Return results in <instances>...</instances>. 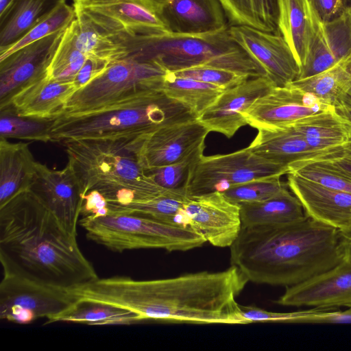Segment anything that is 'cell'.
<instances>
[{"instance_id": "ffe728a7", "label": "cell", "mask_w": 351, "mask_h": 351, "mask_svg": "<svg viewBox=\"0 0 351 351\" xmlns=\"http://www.w3.org/2000/svg\"><path fill=\"white\" fill-rule=\"evenodd\" d=\"M350 54L351 3L339 16L329 21H322L318 18L305 62L297 80L320 73Z\"/></svg>"}, {"instance_id": "2e32d148", "label": "cell", "mask_w": 351, "mask_h": 351, "mask_svg": "<svg viewBox=\"0 0 351 351\" xmlns=\"http://www.w3.org/2000/svg\"><path fill=\"white\" fill-rule=\"evenodd\" d=\"M183 212L187 226L216 247H230L242 227L239 205L221 192L190 197Z\"/></svg>"}, {"instance_id": "bcb514c9", "label": "cell", "mask_w": 351, "mask_h": 351, "mask_svg": "<svg viewBox=\"0 0 351 351\" xmlns=\"http://www.w3.org/2000/svg\"><path fill=\"white\" fill-rule=\"evenodd\" d=\"M82 198L83 204L80 213L82 217H98L110 213L108 201L99 191H90Z\"/></svg>"}, {"instance_id": "5bb4252c", "label": "cell", "mask_w": 351, "mask_h": 351, "mask_svg": "<svg viewBox=\"0 0 351 351\" xmlns=\"http://www.w3.org/2000/svg\"><path fill=\"white\" fill-rule=\"evenodd\" d=\"M65 29L27 45L0 60V109L8 107L21 90L47 77Z\"/></svg>"}, {"instance_id": "cb8c5ba5", "label": "cell", "mask_w": 351, "mask_h": 351, "mask_svg": "<svg viewBox=\"0 0 351 351\" xmlns=\"http://www.w3.org/2000/svg\"><path fill=\"white\" fill-rule=\"evenodd\" d=\"M278 30L300 66L304 65L319 18L309 0H278Z\"/></svg>"}, {"instance_id": "ac0fdd59", "label": "cell", "mask_w": 351, "mask_h": 351, "mask_svg": "<svg viewBox=\"0 0 351 351\" xmlns=\"http://www.w3.org/2000/svg\"><path fill=\"white\" fill-rule=\"evenodd\" d=\"M275 302L282 306L312 308L351 307V260L302 283L287 287Z\"/></svg>"}, {"instance_id": "484cf974", "label": "cell", "mask_w": 351, "mask_h": 351, "mask_svg": "<svg viewBox=\"0 0 351 351\" xmlns=\"http://www.w3.org/2000/svg\"><path fill=\"white\" fill-rule=\"evenodd\" d=\"M36 163L27 143L0 138V206L29 189Z\"/></svg>"}, {"instance_id": "ba28073f", "label": "cell", "mask_w": 351, "mask_h": 351, "mask_svg": "<svg viewBox=\"0 0 351 351\" xmlns=\"http://www.w3.org/2000/svg\"><path fill=\"white\" fill-rule=\"evenodd\" d=\"M167 73L154 61L135 56L114 62L103 73L76 90L60 116L95 111L149 90L162 89Z\"/></svg>"}, {"instance_id": "f6af8a7d", "label": "cell", "mask_w": 351, "mask_h": 351, "mask_svg": "<svg viewBox=\"0 0 351 351\" xmlns=\"http://www.w3.org/2000/svg\"><path fill=\"white\" fill-rule=\"evenodd\" d=\"M110 64V62L102 58L87 56L86 61L73 81L77 90L103 73Z\"/></svg>"}, {"instance_id": "7a4b0ae2", "label": "cell", "mask_w": 351, "mask_h": 351, "mask_svg": "<svg viewBox=\"0 0 351 351\" xmlns=\"http://www.w3.org/2000/svg\"><path fill=\"white\" fill-rule=\"evenodd\" d=\"M3 273L71 289L98 278L77 235L28 189L0 206Z\"/></svg>"}, {"instance_id": "ee69618b", "label": "cell", "mask_w": 351, "mask_h": 351, "mask_svg": "<svg viewBox=\"0 0 351 351\" xmlns=\"http://www.w3.org/2000/svg\"><path fill=\"white\" fill-rule=\"evenodd\" d=\"M241 312L247 324L255 322H278L289 323L295 317L306 313L308 310L291 313H276L256 306L240 305Z\"/></svg>"}, {"instance_id": "1f68e13d", "label": "cell", "mask_w": 351, "mask_h": 351, "mask_svg": "<svg viewBox=\"0 0 351 351\" xmlns=\"http://www.w3.org/2000/svg\"><path fill=\"white\" fill-rule=\"evenodd\" d=\"M71 322L88 325H128L141 322L127 309L109 304L77 300L69 309L46 322Z\"/></svg>"}, {"instance_id": "ab89813d", "label": "cell", "mask_w": 351, "mask_h": 351, "mask_svg": "<svg viewBox=\"0 0 351 351\" xmlns=\"http://www.w3.org/2000/svg\"><path fill=\"white\" fill-rule=\"evenodd\" d=\"M204 149L205 144H203L179 162L145 171L164 189L186 187L195 165L204 155Z\"/></svg>"}, {"instance_id": "816d5d0a", "label": "cell", "mask_w": 351, "mask_h": 351, "mask_svg": "<svg viewBox=\"0 0 351 351\" xmlns=\"http://www.w3.org/2000/svg\"><path fill=\"white\" fill-rule=\"evenodd\" d=\"M347 94L351 96V86L347 92Z\"/></svg>"}, {"instance_id": "6da1fadb", "label": "cell", "mask_w": 351, "mask_h": 351, "mask_svg": "<svg viewBox=\"0 0 351 351\" xmlns=\"http://www.w3.org/2000/svg\"><path fill=\"white\" fill-rule=\"evenodd\" d=\"M248 282L234 265L174 278L135 280L98 278L72 289L78 300L112 304L136 314L141 321L246 324L236 298Z\"/></svg>"}, {"instance_id": "b9f144b4", "label": "cell", "mask_w": 351, "mask_h": 351, "mask_svg": "<svg viewBox=\"0 0 351 351\" xmlns=\"http://www.w3.org/2000/svg\"><path fill=\"white\" fill-rule=\"evenodd\" d=\"M304 160L318 162L351 179V138L342 146Z\"/></svg>"}, {"instance_id": "d6986e66", "label": "cell", "mask_w": 351, "mask_h": 351, "mask_svg": "<svg viewBox=\"0 0 351 351\" xmlns=\"http://www.w3.org/2000/svg\"><path fill=\"white\" fill-rule=\"evenodd\" d=\"M275 86L265 76L250 77L226 89L197 119L210 132L231 138L241 127L247 125L243 113L254 101Z\"/></svg>"}, {"instance_id": "8d00e7d4", "label": "cell", "mask_w": 351, "mask_h": 351, "mask_svg": "<svg viewBox=\"0 0 351 351\" xmlns=\"http://www.w3.org/2000/svg\"><path fill=\"white\" fill-rule=\"evenodd\" d=\"M75 19V10L73 5L67 2L62 4L32 27L19 40L8 47L0 49V60L27 45L65 29Z\"/></svg>"}, {"instance_id": "c3c4849f", "label": "cell", "mask_w": 351, "mask_h": 351, "mask_svg": "<svg viewBox=\"0 0 351 351\" xmlns=\"http://www.w3.org/2000/svg\"><path fill=\"white\" fill-rule=\"evenodd\" d=\"M339 246L344 260H351V225L339 230Z\"/></svg>"}, {"instance_id": "9c48e42d", "label": "cell", "mask_w": 351, "mask_h": 351, "mask_svg": "<svg viewBox=\"0 0 351 351\" xmlns=\"http://www.w3.org/2000/svg\"><path fill=\"white\" fill-rule=\"evenodd\" d=\"M289 167L261 157L247 147L226 154L202 156L195 165L186 186L189 197L224 192L250 181L282 176Z\"/></svg>"}, {"instance_id": "4316f807", "label": "cell", "mask_w": 351, "mask_h": 351, "mask_svg": "<svg viewBox=\"0 0 351 351\" xmlns=\"http://www.w3.org/2000/svg\"><path fill=\"white\" fill-rule=\"evenodd\" d=\"M317 154L342 146L351 138V121L335 107L293 124Z\"/></svg>"}, {"instance_id": "9a60e30c", "label": "cell", "mask_w": 351, "mask_h": 351, "mask_svg": "<svg viewBox=\"0 0 351 351\" xmlns=\"http://www.w3.org/2000/svg\"><path fill=\"white\" fill-rule=\"evenodd\" d=\"M228 31L234 41L276 86H286L298 79L300 66L280 33L239 25L228 27Z\"/></svg>"}, {"instance_id": "f907efd6", "label": "cell", "mask_w": 351, "mask_h": 351, "mask_svg": "<svg viewBox=\"0 0 351 351\" xmlns=\"http://www.w3.org/2000/svg\"><path fill=\"white\" fill-rule=\"evenodd\" d=\"M13 0H0V14L2 13Z\"/></svg>"}, {"instance_id": "8992f818", "label": "cell", "mask_w": 351, "mask_h": 351, "mask_svg": "<svg viewBox=\"0 0 351 351\" xmlns=\"http://www.w3.org/2000/svg\"><path fill=\"white\" fill-rule=\"evenodd\" d=\"M135 56L154 61L169 72L208 66L251 77H267L263 69L234 41L228 27L202 34L143 35Z\"/></svg>"}, {"instance_id": "d590c367", "label": "cell", "mask_w": 351, "mask_h": 351, "mask_svg": "<svg viewBox=\"0 0 351 351\" xmlns=\"http://www.w3.org/2000/svg\"><path fill=\"white\" fill-rule=\"evenodd\" d=\"M52 120L19 115L11 107L0 109V138L51 142Z\"/></svg>"}, {"instance_id": "836d02e7", "label": "cell", "mask_w": 351, "mask_h": 351, "mask_svg": "<svg viewBox=\"0 0 351 351\" xmlns=\"http://www.w3.org/2000/svg\"><path fill=\"white\" fill-rule=\"evenodd\" d=\"M231 25H247L264 32L278 30V0H219Z\"/></svg>"}, {"instance_id": "4fadbf2b", "label": "cell", "mask_w": 351, "mask_h": 351, "mask_svg": "<svg viewBox=\"0 0 351 351\" xmlns=\"http://www.w3.org/2000/svg\"><path fill=\"white\" fill-rule=\"evenodd\" d=\"M334 106L291 84L275 86L257 99L243 113L247 125L269 129L293 125Z\"/></svg>"}, {"instance_id": "f1b7e54d", "label": "cell", "mask_w": 351, "mask_h": 351, "mask_svg": "<svg viewBox=\"0 0 351 351\" xmlns=\"http://www.w3.org/2000/svg\"><path fill=\"white\" fill-rule=\"evenodd\" d=\"M67 0H13L0 14V49L19 40Z\"/></svg>"}, {"instance_id": "4dcf8cb0", "label": "cell", "mask_w": 351, "mask_h": 351, "mask_svg": "<svg viewBox=\"0 0 351 351\" xmlns=\"http://www.w3.org/2000/svg\"><path fill=\"white\" fill-rule=\"evenodd\" d=\"M335 106L351 86V54L315 75L288 84Z\"/></svg>"}, {"instance_id": "e575fe53", "label": "cell", "mask_w": 351, "mask_h": 351, "mask_svg": "<svg viewBox=\"0 0 351 351\" xmlns=\"http://www.w3.org/2000/svg\"><path fill=\"white\" fill-rule=\"evenodd\" d=\"M86 58L77 44L74 19L64 31L49 65L47 77L58 82H73Z\"/></svg>"}, {"instance_id": "7dc6e473", "label": "cell", "mask_w": 351, "mask_h": 351, "mask_svg": "<svg viewBox=\"0 0 351 351\" xmlns=\"http://www.w3.org/2000/svg\"><path fill=\"white\" fill-rule=\"evenodd\" d=\"M322 21H329L339 16L351 0H309Z\"/></svg>"}, {"instance_id": "30bf717a", "label": "cell", "mask_w": 351, "mask_h": 351, "mask_svg": "<svg viewBox=\"0 0 351 351\" xmlns=\"http://www.w3.org/2000/svg\"><path fill=\"white\" fill-rule=\"evenodd\" d=\"M77 300L69 289L3 273L0 319L19 324H29L40 318L48 321L69 309Z\"/></svg>"}, {"instance_id": "74e56055", "label": "cell", "mask_w": 351, "mask_h": 351, "mask_svg": "<svg viewBox=\"0 0 351 351\" xmlns=\"http://www.w3.org/2000/svg\"><path fill=\"white\" fill-rule=\"evenodd\" d=\"M281 176L258 179L234 186L222 193L230 202L240 204L269 199L288 188Z\"/></svg>"}, {"instance_id": "681fc988", "label": "cell", "mask_w": 351, "mask_h": 351, "mask_svg": "<svg viewBox=\"0 0 351 351\" xmlns=\"http://www.w3.org/2000/svg\"><path fill=\"white\" fill-rule=\"evenodd\" d=\"M336 110L351 121V96L343 95L335 105Z\"/></svg>"}, {"instance_id": "7bdbcfd3", "label": "cell", "mask_w": 351, "mask_h": 351, "mask_svg": "<svg viewBox=\"0 0 351 351\" xmlns=\"http://www.w3.org/2000/svg\"><path fill=\"white\" fill-rule=\"evenodd\" d=\"M293 324H351V307L345 311L333 308H312L289 321Z\"/></svg>"}, {"instance_id": "f546056e", "label": "cell", "mask_w": 351, "mask_h": 351, "mask_svg": "<svg viewBox=\"0 0 351 351\" xmlns=\"http://www.w3.org/2000/svg\"><path fill=\"white\" fill-rule=\"evenodd\" d=\"M185 186L167 189L149 200L123 205L108 204L110 213H125L149 217L165 223L187 226L183 209L189 201ZM189 227V226H188Z\"/></svg>"}, {"instance_id": "5b68a950", "label": "cell", "mask_w": 351, "mask_h": 351, "mask_svg": "<svg viewBox=\"0 0 351 351\" xmlns=\"http://www.w3.org/2000/svg\"><path fill=\"white\" fill-rule=\"evenodd\" d=\"M180 102L162 89L147 91L128 100L75 115L52 120L51 142L80 139L135 138L160 128L195 119Z\"/></svg>"}, {"instance_id": "52a82bcc", "label": "cell", "mask_w": 351, "mask_h": 351, "mask_svg": "<svg viewBox=\"0 0 351 351\" xmlns=\"http://www.w3.org/2000/svg\"><path fill=\"white\" fill-rule=\"evenodd\" d=\"M79 224L85 230L88 239L121 253L149 248L184 252L206 242L202 235L190 227L132 214L82 217Z\"/></svg>"}, {"instance_id": "f35d334b", "label": "cell", "mask_w": 351, "mask_h": 351, "mask_svg": "<svg viewBox=\"0 0 351 351\" xmlns=\"http://www.w3.org/2000/svg\"><path fill=\"white\" fill-rule=\"evenodd\" d=\"M289 173L333 190L351 193V179L318 162L302 160L290 164Z\"/></svg>"}, {"instance_id": "d4e9b609", "label": "cell", "mask_w": 351, "mask_h": 351, "mask_svg": "<svg viewBox=\"0 0 351 351\" xmlns=\"http://www.w3.org/2000/svg\"><path fill=\"white\" fill-rule=\"evenodd\" d=\"M247 148L261 157L287 166L316 154L293 125L258 130Z\"/></svg>"}, {"instance_id": "7402d4cb", "label": "cell", "mask_w": 351, "mask_h": 351, "mask_svg": "<svg viewBox=\"0 0 351 351\" xmlns=\"http://www.w3.org/2000/svg\"><path fill=\"white\" fill-rule=\"evenodd\" d=\"M219 0H165L164 16L170 32L202 34L228 27Z\"/></svg>"}, {"instance_id": "8fae6325", "label": "cell", "mask_w": 351, "mask_h": 351, "mask_svg": "<svg viewBox=\"0 0 351 351\" xmlns=\"http://www.w3.org/2000/svg\"><path fill=\"white\" fill-rule=\"evenodd\" d=\"M165 0H73L75 10L106 29L132 35L170 33L164 16Z\"/></svg>"}, {"instance_id": "277c9868", "label": "cell", "mask_w": 351, "mask_h": 351, "mask_svg": "<svg viewBox=\"0 0 351 351\" xmlns=\"http://www.w3.org/2000/svg\"><path fill=\"white\" fill-rule=\"evenodd\" d=\"M134 140L80 139L63 143L82 197L95 190L108 204L123 205L149 200L166 189L140 165Z\"/></svg>"}, {"instance_id": "44dd1931", "label": "cell", "mask_w": 351, "mask_h": 351, "mask_svg": "<svg viewBox=\"0 0 351 351\" xmlns=\"http://www.w3.org/2000/svg\"><path fill=\"white\" fill-rule=\"evenodd\" d=\"M290 191L299 199L306 216L338 230L351 225V193L333 190L287 173Z\"/></svg>"}, {"instance_id": "60d3db41", "label": "cell", "mask_w": 351, "mask_h": 351, "mask_svg": "<svg viewBox=\"0 0 351 351\" xmlns=\"http://www.w3.org/2000/svg\"><path fill=\"white\" fill-rule=\"evenodd\" d=\"M172 73L180 77L217 85L224 89L235 86L251 77L244 73L208 66H195Z\"/></svg>"}, {"instance_id": "d6a6232c", "label": "cell", "mask_w": 351, "mask_h": 351, "mask_svg": "<svg viewBox=\"0 0 351 351\" xmlns=\"http://www.w3.org/2000/svg\"><path fill=\"white\" fill-rule=\"evenodd\" d=\"M161 88L169 97L187 107L197 119L226 90L217 85L180 77L169 71Z\"/></svg>"}, {"instance_id": "7c38bea8", "label": "cell", "mask_w": 351, "mask_h": 351, "mask_svg": "<svg viewBox=\"0 0 351 351\" xmlns=\"http://www.w3.org/2000/svg\"><path fill=\"white\" fill-rule=\"evenodd\" d=\"M210 131L197 119L167 125L134 140L138 160L145 170L179 162L205 144Z\"/></svg>"}, {"instance_id": "603a6c76", "label": "cell", "mask_w": 351, "mask_h": 351, "mask_svg": "<svg viewBox=\"0 0 351 351\" xmlns=\"http://www.w3.org/2000/svg\"><path fill=\"white\" fill-rule=\"evenodd\" d=\"M76 90L73 82H58L46 77L19 92L9 106L20 116L53 120L63 112Z\"/></svg>"}, {"instance_id": "3957f363", "label": "cell", "mask_w": 351, "mask_h": 351, "mask_svg": "<svg viewBox=\"0 0 351 351\" xmlns=\"http://www.w3.org/2000/svg\"><path fill=\"white\" fill-rule=\"evenodd\" d=\"M231 265L251 281L291 287L343 260L339 230L306 215L282 225L241 227L230 247Z\"/></svg>"}, {"instance_id": "83f0119b", "label": "cell", "mask_w": 351, "mask_h": 351, "mask_svg": "<svg viewBox=\"0 0 351 351\" xmlns=\"http://www.w3.org/2000/svg\"><path fill=\"white\" fill-rule=\"evenodd\" d=\"M289 189L263 201L239 204L242 226L282 225L304 218L302 203Z\"/></svg>"}, {"instance_id": "e0dca14e", "label": "cell", "mask_w": 351, "mask_h": 351, "mask_svg": "<svg viewBox=\"0 0 351 351\" xmlns=\"http://www.w3.org/2000/svg\"><path fill=\"white\" fill-rule=\"evenodd\" d=\"M29 189L69 232L77 235L83 199L69 163L62 169L55 170L36 161Z\"/></svg>"}]
</instances>
